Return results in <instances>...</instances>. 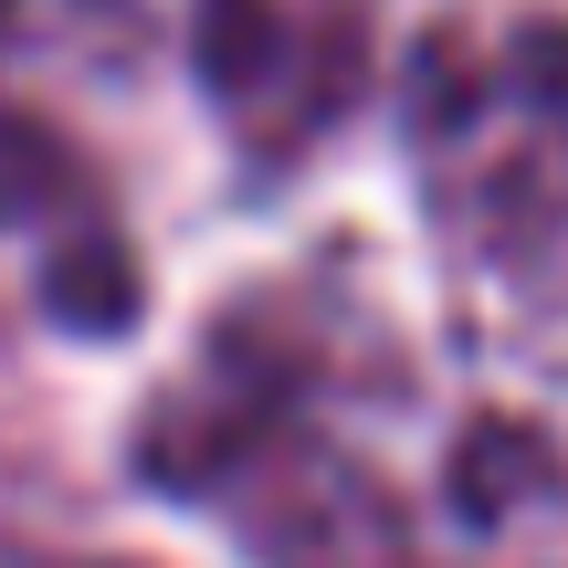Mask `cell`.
I'll return each instance as SVG.
<instances>
[{"label": "cell", "mask_w": 568, "mask_h": 568, "mask_svg": "<svg viewBox=\"0 0 568 568\" xmlns=\"http://www.w3.org/2000/svg\"><path fill=\"white\" fill-rule=\"evenodd\" d=\"M432 190L516 295H568V32H516L432 84Z\"/></svg>", "instance_id": "6da1fadb"}]
</instances>
